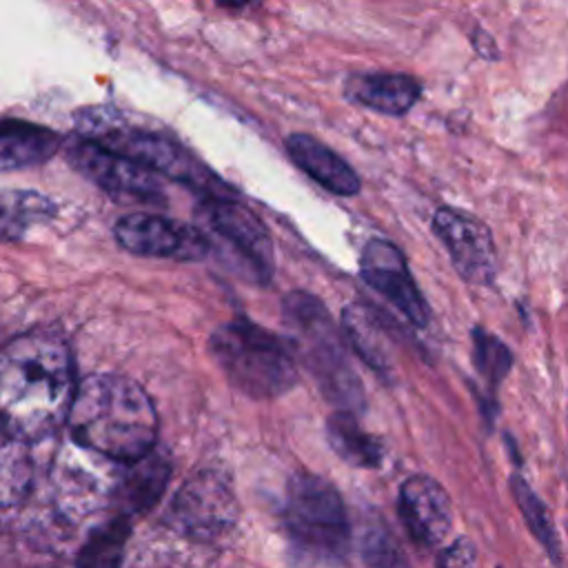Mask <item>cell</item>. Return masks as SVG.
<instances>
[{
  "instance_id": "6da1fadb",
  "label": "cell",
  "mask_w": 568,
  "mask_h": 568,
  "mask_svg": "<svg viewBox=\"0 0 568 568\" xmlns=\"http://www.w3.org/2000/svg\"><path fill=\"white\" fill-rule=\"evenodd\" d=\"M67 344L44 331L18 335L0 348V433L31 444L53 435L75 393Z\"/></svg>"
},
{
  "instance_id": "7a4b0ae2",
  "label": "cell",
  "mask_w": 568,
  "mask_h": 568,
  "mask_svg": "<svg viewBox=\"0 0 568 568\" xmlns=\"http://www.w3.org/2000/svg\"><path fill=\"white\" fill-rule=\"evenodd\" d=\"M67 424L78 446L129 466L146 457L158 437V415L144 388L113 373L89 375L75 386Z\"/></svg>"
},
{
  "instance_id": "3957f363",
  "label": "cell",
  "mask_w": 568,
  "mask_h": 568,
  "mask_svg": "<svg viewBox=\"0 0 568 568\" xmlns=\"http://www.w3.org/2000/svg\"><path fill=\"white\" fill-rule=\"evenodd\" d=\"M286 344L295 364L311 375L322 395L337 408L351 410L364 404L362 379L351 362L342 328L322 300L306 291H293L282 300Z\"/></svg>"
},
{
  "instance_id": "277c9868",
  "label": "cell",
  "mask_w": 568,
  "mask_h": 568,
  "mask_svg": "<svg viewBox=\"0 0 568 568\" xmlns=\"http://www.w3.org/2000/svg\"><path fill=\"white\" fill-rule=\"evenodd\" d=\"M209 348L229 384L251 399H273L297 384L288 344L253 322L231 320L217 326Z\"/></svg>"
},
{
  "instance_id": "5b68a950",
  "label": "cell",
  "mask_w": 568,
  "mask_h": 568,
  "mask_svg": "<svg viewBox=\"0 0 568 568\" xmlns=\"http://www.w3.org/2000/svg\"><path fill=\"white\" fill-rule=\"evenodd\" d=\"M284 528L302 550L322 559L342 557L351 539L339 493L326 479L311 473H300L288 484Z\"/></svg>"
},
{
  "instance_id": "8992f818",
  "label": "cell",
  "mask_w": 568,
  "mask_h": 568,
  "mask_svg": "<svg viewBox=\"0 0 568 568\" xmlns=\"http://www.w3.org/2000/svg\"><path fill=\"white\" fill-rule=\"evenodd\" d=\"M200 231L206 242L215 240L231 262L237 264L246 277L257 282H268L273 273V242L260 217L244 204L224 197H202L197 209Z\"/></svg>"
},
{
  "instance_id": "52a82bcc",
  "label": "cell",
  "mask_w": 568,
  "mask_h": 568,
  "mask_svg": "<svg viewBox=\"0 0 568 568\" xmlns=\"http://www.w3.org/2000/svg\"><path fill=\"white\" fill-rule=\"evenodd\" d=\"M104 149L120 153L155 175H166L180 180L193 189L202 191V197H224V182H220L197 158H193L180 144L149 131L131 129V126H93L91 135Z\"/></svg>"
},
{
  "instance_id": "ba28073f",
  "label": "cell",
  "mask_w": 568,
  "mask_h": 568,
  "mask_svg": "<svg viewBox=\"0 0 568 568\" xmlns=\"http://www.w3.org/2000/svg\"><path fill=\"white\" fill-rule=\"evenodd\" d=\"M64 151L69 164L78 173L113 195H129L140 200L162 197L160 175L120 153L104 149L93 140L73 138L67 142Z\"/></svg>"
},
{
  "instance_id": "9c48e42d",
  "label": "cell",
  "mask_w": 568,
  "mask_h": 568,
  "mask_svg": "<svg viewBox=\"0 0 568 568\" xmlns=\"http://www.w3.org/2000/svg\"><path fill=\"white\" fill-rule=\"evenodd\" d=\"M115 240L124 251L144 257H171L184 262L202 260L211 253L200 229L153 213L124 215L115 224Z\"/></svg>"
},
{
  "instance_id": "30bf717a",
  "label": "cell",
  "mask_w": 568,
  "mask_h": 568,
  "mask_svg": "<svg viewBox=\"0 0 568 568\" xmlns=\"http://www.w3.org/2000/svg\"><path fill=\"white\" fill-rule=\"evenodd\" d=\"M435 235L448 248L457 273L470 284H488L497 271L495 242L484 222L475 215L444 206L433 217Z\"/></svg>"
},
{
  "instance_id": "8fae6325",
  "label": "cell",
  "mask_w": 568,
  "mask_h": 568,
  "mask_svg": "<svg viewBox=\"0 0 568 568\" xmlns=\"http://www.w3.org/2000/svg\"><path fill=\"white\" fill-rule=\"evenodd\" d=\"M359 273L371 288L390 302L415 326H426L430 311L422 297L402 251L388 240H371L359 257Z\"/></svg>"
},
{
  "instance_id": "7c38bea8",
  "label": "cell",
  "mask_w": 568,
  "mask_h": 568,
  "mask_svg": "<svg viewBox=\"0 0 568 568\" xmlns=\"http://www.w3.org/2000/svg\"><path fill=\"white\" fill-rule=\"evenodd\" d=\"M171 517L193 537H213L233 524L235 495L220 473H197L175 495Z\"/></svg>"
},
{
  "instance_id": "4fadbf2b",
  "label": "cell",
  "mask_w": 568,
  "mask_h": 568,
  "mask_svg": "<svg viewBox=\"0 0 568 568\" xmlns=\"http://www.w3.org/2000/svg\"><path fill=\"white\" fill-rule=\"evenodd\" d=\"M397 510L404 528L419 546H439L453 530L450 497L433 477H408L399 488Z\"/></svg>"
},
{
  "instance_id": "5bb4252c",
  "label": "cell",
  "mask_w": 568,
  "mask_h": 568,
  "mask_svg": "<svg viewBox=\"0 0 568 568\" xmlns=\"http://www.w3.org/2000/svg\"><path fill=\"white\" fill-rule=\"evenodd\" d=\"M342 335L346 346L355 351V355L377 373H388L395 364V348L390 326L386 317L362 302H353L344 308L342 315Z\"/></svg>"
},
{
  "instance_id": "9a60e30c",
  "label": "cell",
  "mask_w": 568,
  "mask_h": 568,
  "mask_svg": "<svg viewBox=\"0 0 568 568\" xmlns=\"http://www.w3.org/2000/svg\"><path fill=\"white\" fill-rule=\"evenodd\" d=\"M286 151L293 162L335 195H355L359 191L357 173L324 142L306 133H293L286 138Z\"/></svg>"
},
{
  "instance_id": "2e32d148",
  "label": "cell",
  "mask_w": 568,
  "mask_h": 568,
  "mask_svg": "<svg viewBox=\"0 0 568 568\" xmlns=\"http://www.w3.org/2000/svg\"><path fill=\"white\" fill-rule=\"evenodd\" d=\"M422 87L406 73H357L346 82V95L373 111L402 115L419 100Z\"/></svg>"
},
{
  "instance_id": "e0dca14e",
  "label": "cell",
  "mask_w": 568,
  "mask_h": 568,
  "mask_svg": "<svg viewBox=\"0 0 568 568\" xmlns=\"http://www.w3.org/2000/svg\"><path fill=\"white\" fill-rule=\"evenodd\" d=\"M60 149V135L31 122H0V169L38 164Z\"/></svg>"
},
{
  "instance_id": "ac0fdd59",
  "label": "cell",
  "mask_w": 568,
  "mask_h": 568,
  "mask_svg": "<svg viewBox=\"0 0 568 568\" xmlns=\"http://www.w3.org/2000/svg\"><path fill=\"white\" fill-rule=\"evenodd\" d=\"M326 437L331 448L351 466L375 468L382 462L379 442L359 426L355 413L351 410H335L328 417Z\"/></svg>"
},
{
  "instance_id": "d6986e66",
  "label": "cell",
  "mask_w": 568,
  "mask_h": 568,
  "mask_svg": "<svg viewBox=\"0 0 568 568\" xmlns=\"http://www.w3.org/2000/svg\"><path fill=\"white\" fill-rule=\"evenodd\" d=\"M131 466L133 470L122 481V497L131 510H142L151 506L162 493L169 477V464L151 450L146 457Z\"/></svg>"
},
{
  "instance_id": "ffe728a7",
  "label": "cell",
  "mask_w": 568,
  "mask_h": 568,
  "mask_svg": "<svg viewBox=\"0 0 568 568\" xmlns=\"http://www.w3.org/2000/svg\"><path fill=\"white\" fill-rule=\"evenodd\" d=\"M129 535V521L118 517L98 528L78 555V568H120L124 544Z\"/></svg>"
},
{
  "instance_id": "44dd1931",
  "label": "cell",
  "mask_w": 568,
  "mask_h": 568,
  "mask_svg": "<svg viewBox=\"0 0 568 568\" xmlns=\"http://www.w3.org/2000/svg\"><path fill=\"white\" fill-rule=\"evenodd\" d=\"M31 475L27 446L4 437V442H0V508L22 501L31 486Z\"/></svg>"
},
{
  "instance_id": "7402d4cb",
  "label": "cell",
  "mask_w": 568,
  "mask_h": 568,
  "mask_svg": "<svg viewBox=\"0 0 568 568\" xmlns=\"http://www.w3.org/2000/svg\"><path fill=\"white\" fill-rule=\"evenodd\" d=\"M51 213H53V204L40 193H29V191L0 193V235L16 237L20 231H24L38 220L49 217Z\"/></svg>"
},
{
  "instance_id": "603a6c76",
  "label": "cell",
  "mask_w": 568,
  "mask_h": 568,
  "mask_svg": "<svg viewBox=\"0 0 568 568\" xmlns=\"http://www.w3.org/2000/svg\"><path fill=\"white\" fill-rule=\"evenodd\" d=\"M510 484H513V495H515V499H517V504H519V508H521V513H524V517H526L530 530H532L535 537L544 544V548L548 550V555H550L555 561H559V559H561L559 537H557V532H555V528H552V519H550L546 506L539 501V497L530 490V486H528L519 475H515Z\"/></svg>"
},
{
  "instance_id": "cb8c5ba5",
  "label": "cell",
  "mask_w": 568,
  "mask_h": 568,
  "mask_svg": "<svg viewBox=\"0 0 568 568\" xmlns=\"http://www.w3.org/2000/svg\"><path fill=\"white\" fill-rule=\"evenodd\" d=\"M510 364H513V357L497 337L484 331H475V366L493 388L508 373Z\"/></svg>"
},
{
  "instance_id": "d4e9b609",
  "label": "cell",
  "mask_w": 568,
  "mask_h": 568,
  "mask_svg": "<svg viewBox=\"0 0 568 568\" xmlns=\"http://www.w3.org/2000/svg\"><path fill=\"white\" fill-rule=\"evenodd\" d=\"M362 568H410V566L388 532L368 530L362 544Z\"/></svg>"
},
{
  "instance_id": "484cf974",
  "label": "cell",
  "mask_w": 568,
  "mask_h": 568,
  "mask_svg": "<svg viewBox=\"0 0 568 568\" xmlns=\"http://www.w3.org/2000/svg\"><path fill=\"white\" fill-rule=\"evenodd\" d=\"M437 568H475V548L468 539L448 544L437 559Z\"/></svg>"
}]
</instances>
